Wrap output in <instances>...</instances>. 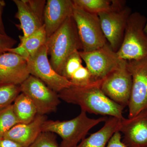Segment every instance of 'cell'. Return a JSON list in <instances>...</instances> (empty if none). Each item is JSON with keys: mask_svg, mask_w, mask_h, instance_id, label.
Masks as SVG:
<instances>
[{"mask_svg": "<svg viewBox=\"0 0 147 147\" xmlns=\"http://www.w3.org/2000/svg\"><path fill=\"white\" fill-rule=\"evenodd\" d=\"M100 83L88 86H72L59 92L60 99L68 103L79 105L86 113L122 119L123 107L110 99L102 91Z\"/></svg>", "mask_w": 147, "mask_h": 147, "instance_id": "1", "label": "cell"}, {"mask_svg": "<svg viewBox=\"0 0 147 147\" xmlns=\"http://www.w3.org/2000/svg\"><path fill=\"white\" fill-rule=\"evenodd\" d=\"M46 43L50 64L61 75L67 59L74 52L82 50V44L72 16L69 17L62 26L47 38Z\"/></svg>", "mask_w": 147, "mask_h": 147, "instance_id": "2", "label": "cell"}, {"mask_svg": "<svg viewBox=\"0 0 147 147\" xmlns=\"http://www.w3.org/2000/svg\"><path fill=\"white\" fill-rule=\"evenodd\" d=\"M108 117L91 119L86 113L81 110L79 115L69 120H47L42 127V132L57 134L62 142L59 147H75L86 138L89 131L101 122H105Z\"/></svg>", "mask_w": 147, "mask_h": 147, "instance_id": "3", "label": "cell"}, {"mask_svg": "<svg viewBox=\"0 0 147 147\" xmlns=\"http://www.w3.org/2000/svg\"><path fill=\"white\" fill-rule=\"evenodd\" d=\"M147 21L146 17L139 12L130 14L123 40L117 52L121 59L138 60L147 57V34L144 30Z\"/></svg>", "mask_w": 147, "mask_h": 147, "instance_id": "4", "label": "cell"}, {"mask_svg": "<svg viewBox=\"0 0 147 147\" xmlns=\"http://www.w3.org/2000/svg\"><path fill=\"white\" fill-rule=\"evenodd\" d=\"M110 10L98 14L102 32L107 42L115 52L123 40L127 20L131 9L125 6L123 1H112Z\"/></svg>", "mask_w": 147, "mask_h": 147, "instance_id": "5", "label": "cell"}, {"mask_svg": "<svg viewBox=\"0 0 147 147\" xmlns=\"http://www.w3.org/2000/svg\"><path fill=\"white\" fill-rule=\"evenodd\" d=\"M72 17L82 44V51L92 52L108 43L97 14L88 13L74 5Z\"/></svg>", "mask_w": 147, "mask_h": 147, "instance_id": "6", "label": "cell"}, {"mask_svg": "<svg viewBox=\"0 0 147 147\" xmlns=\"http://www.w3.org/2000/svg\"><path fill=\"white\" fill-rule=\"evenodd\" d=\"M79 53L90 73L93 83H101L123 60L120 59L108 42L94 51H81Z\"/></svg>", "mask_w": 147, "mask_h": 147, "instance_id": "7", "label": "cell"}, {"mask_svg": "<svg viewBox=\"0 0 147 147\" xmlns=\"http://www.w3.org/2000/svg\"><path fill=\"white\" fill-rule=\"evenodd\" d=\"M132 77V88L129 103L128 118L147 111V57L127 61Z\"/></svg>", "mask_w": 147, "mask_h": 147, "instance_id": "8", "label": "cell"}, {"mask_svg": "<svg viewBox=\"0 0 147 147\" xmlns=\"http://www.w3.org/2000/svg\"><path fill=\"white\" fill-rule=\"evenodd\" d=\"M47 43L27 60L30 74L36 77L57 93L72 86L68 80L55 71L48 59Z\"/></svg>", "mask_w": 147, "mask_h": 147, "instance_id": "9", "label": "cell"}, {"mask_svg": "<svg viewBox=\"0 0 147 147\" xmlns=\"http://www.w3.org/2000/svg\"><path fill=\"white\" fill-rule=\"evenodd\" d=\"M100 88L108 97L123 107L128 106L132 88V77L123 60L117 68L101 82Z\"/></svg>", "mask_w": 147, "mask_h": 147, "instance_id": "10", "label": "cell"}, {"mask_svg": "<svg viewBox=\"0 0 147 147\" xmlns=\"http://www.w3.org/2000/svg\"><path fill=\"white\" fill-rule=\"evenodd\" d=\"M20 88L21 92L33 102L39 115H45L56 112L60 103L58 93L31 75L20 85Z\"/></svg>", "mask_w": 147, "mask_h": 147, "instance_id": "11", "label": "cell"}, {"mask_svg": "<svg viewBox=\"0 0 147 147\" xmlns=\"http://www.w3.org/2000/svg\"><path fill=\"white\" fill-rule=\"evenodd\" d=\"M27 60L17 54H0V83L20 85L30 76Z\"/></svg>", "mask_w": 147, "mask_h": 147, "instance_id": "12", "label": "cell"}, {"mask_svg": "<svg viewBox=\"0 0 147 147\" xmlns=\"http://www.w3.org/2000/svg\"><path fill=\"white\" fill-rule=\"evenodd\" d=\"M127 147H147V111L121 120L119 131Z\"/></svg>", "mask_w": 147, "mask_h": 147, "instance_id": "13", "label": "cell"}, {"mask_svg": "<svg viewBox=\"0 0 147 147\" xmlns=\"http://www.w3.org/2000/svg\"><path fill=\"white\" fill-rule=\"evenodd\" d=\"M74 5L71 0H47L44 13V26L47 38L72 16Z\"/></svg>", "mask_w": 147, "mask_h": 147, "instance_id": "14", "label": "cell"}, {"mask_svg": "<svg viewBox=\"0 0 147 147\" xmlns=\"http://www.w3.org/2000/svg\"><path fill=\"white\" fill-rule=\"evenodd\" d=\"M47 118L38 114L35 118L28 123H19L7 131L3 138L10 139L23 147H29L42 132V127Z\"/></svg>", "mask_w": 147, "mask_h": 147, "instance_id": "15", "label": "cell"}, {"mask_svg": "<svg viewBox=\"0 0 147 147\" xmlns=\"http://www.w3.org/2000/svg\"><path fill=\"white\" fill-rule=\"evenodd\" d=\"M121 120L109 117L102 128L84 138L75 147H107L113 134L119 131Z\"/></svg>", "mask_w": 147, "mask_h": 147, "instance_id": "16", "label": "cell"}, {"mask_svg": "<svg viewBox=\"0 0 147 147\" xmlns=\"http://www.w3.org/2000/svg\"><path fill=\"white\" fill-rule=\"evenodd\" d=\"M17 8L15 18L20 21L18 28L22 30L23 35L20 36V42L40 29L43 26L24 0H13Z\"/></svg>", "mask_w": 147, "mask_h": 147, "instance_id": "17", "label": "cell"}, {"mask_svg": "<svg viewBox=\"0 0 147 147\" xmlns=\"http://www.w3.org/2000/svg\"><path fill=\"white\" fill-rule=\"evenodd\" d=\"M47 40V35L43 25L39 30L20 42L17 47L9 49L7 52L17 54L27 61L46 44Z\"/></svg>", "mask_w": 147, "mask_h": 147, "instance_id": "18", "label": "cell"}, {"mask_svg": "<svg viewBox=\"0 0 147 147\" xmlns=\"http://www.w3.org/2000/svg\"><path fill=\"white\" fill-rule=\"evenodd\" d=\"M12 105L19 123H30L38 115L37 110L33 102L23 93L18 95Z\"/></svg>", "mask_w": 147, "mask_h": 147, "instance_id": "19", "label": "cell"}, {"mask_svg": "<svg viewBox=\"0 0 147 147\" xmlns=\"http://www.w3.org/2000/svg\"><path fill=\"white\" fill-rule=\"evenodd\" d=\"M76 6L92 14L106 12L112 8V1L109 0H72Z\"/></svg>", "mask_w": 147, "mask_h": 147, "instance_id": "20", "label": "cell"}, {"mask_svg": "<svg viewBox=\"0 0 147 147\" xmlns=\"http://www.w3.org/2000/svg\"><path fill=\"white\" fill-rule=\"evenodd\" d=\"M21 93L20 85L0 83V111L12 105Z\"/></svg>", "mask_w": 147, "mask_h": 147, "instance_id": "21", "label": "cell"}, {"mask_svg": "<svg viewBox=\"0 0 147 147\" xmlns=\"http://www.w3.org/2000/svg\"><path fill=\"white\" fill-rule=\"evenodd\" d=\"M19 123L12 105L0 111V139L3 138L7 131Z\"/></svg>", "mask_w": 147, "mask_h": 147, "instance_id": "22", "label": "cell"}, {"mask_svg": "<svg viewBox=\"0 0 147 147\" xmlns=\"http://www.w3.org/2000/svg\"><path fill=\"white\" fill-rule=\"evenodd\" d=\"M82 61L79 51L74 52L64 63L61 75L69 81L73 74L83 65Z\"/></svg>", "mask_w": 147, "mask_h": 147, "instance_id": "23", "label": "cell"}, {"mask_svg": "<svg viewBox=\"0 0 147 147\" xmlns=\"http://www.w3.org/2000/svg\"><path fill=\"white\" fill-rule=\"evenodd\" d=\"M69 82L72 86L84 87L94 84L92 81L91 75L86 67L82 65L72 75Z\"/></svg>", "mask_w": 147, "mask_h": 147, "instance_id": "24", "label": "cell"}, {"mask_svg": "<svg viewBox=\"0 0 147 147\" xmlns=\"http://www.w3.org/2000/svg\"><path fill=\"white\" fill-rule=\"evenodd\" d=\"M29 147H59L54 133L42 132Z\"/></svg>", "mask_w": 147, "mask_h": 147, "instance_id": "25", "label": "cell"}, {"mask_svg": "<svg viewBox=\"0 0 147 147\" xmlns=\"http://www.w3.org/2000/svg\"><path fill=\"white\" fill-rule=\"evenodd\" d=\"M31 10L44 25V13L46 1L45 0H24Z\"/></svg>", "mask_w": 147, "mask_h": 147, "instance_id": "26", "label": "cell"}, {"mask_svg": "<svg viewBox=\"0 0 147 147\" xmlns=\"http://www.w3.org/2000/svg\"><path fill=\"white\" fill-rule=\"evenodd\" d=\"M17 43V41L7 34H0V54L7 52Z\"/></svg>", "mask_w": 147, "mask_h": 147, "instance_id": "27", "label": "cell"}, {"mask_svg": "<svg viewBox=\"0 0 147 147\" xmlns=\"http://www.w3.org/2000/svg\"><path fill=\"white\" fill-rule=\"evenodd\" d=\"M107 147H127L122 142L121 134L119 131H117L113 134Z\"/></svg>", "mask_w": 147, "mask_h": 147, "instance_id": "28", "label": "cell"}, {"mask_svg": "<svg viewBox=\"0 0 147 147\" xmlns=\"http://www.w3.org/2000/svg\"><path fill=\"white\" fill-rule=\"evenodd\" d=\"M0 147H23L18 143L10 139L2 138L0 139Z\"/></svg>", "mask_w": 147, "mask_h": 147, "instance_id": "29", "label": "cell"}, {"mask_svg": "<svg viewBox=\"0 0 147 147\" xmlns=\"http://www.w3.org/2000/svg\"><path fill=\"white\" fill-rule=\"evenodd\" d=\"M5 3L3 0H0V34L6 35L2 19V13Z\"/></svg>", "mask_w": 147, "mask_h": 147, "instance_id": "30", "label": "cell"}, {"mask_svg": "<svg viewBox=\"0 0 147 147\" xmlns=\"http://www.w3.org/2000/svg\"><path fill=\"white\" fill-rule=\"evenodd\" d=\"M144 30L145 32L147 34V21L146 22V25H145L144 29Z\"/></svg>", "mask_w": 147, "mask_h": 147, "instance_id": "31", "label": "cell"}]
</instances>
